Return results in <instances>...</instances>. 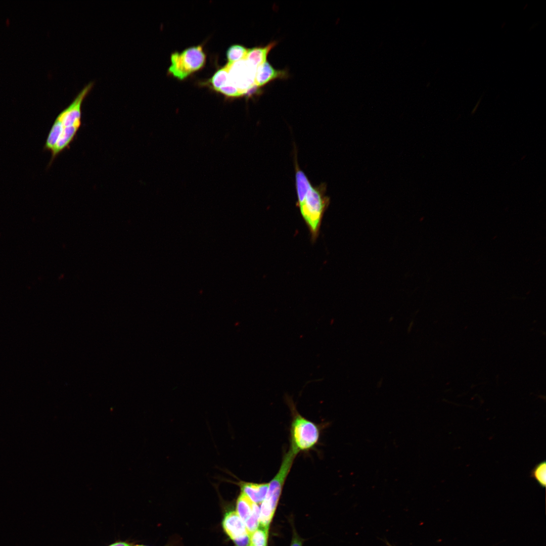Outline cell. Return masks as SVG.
I'll return each instance as SVG.
<instances>
[{
	"mask_svg": "<svg viewBox=\"0 0 546 546\" xmlns=\"http://www.w3.org/2000/svg\"><path fill=\"white\" fill-rule=\"evenodd\" d=\"M249 49L239 44L231 46L227 51L228 63H233L246 58Z\"/></svg>",
	"mask_w": 546,
	"mask_h": 546,
	"instance_id": "cell-12",
	"label": "cell"
},
{
	"mask_svg": "<svg viewBox=\"0 0 546 546\" xmlns=\"http://www.w3.org/2000/svg\"><path fill=\"white\" fill-rule=\"evenodd\" d=\"M295 188L297 197V205L310 233L315 241L318 236L324 213L330 203L326 195L325 184L315 186L300 169L295 157Z\"/></svg>",
	"mask_w": 546,
	"mask_h": 546,
	"instance_id": "cell-2",
	"label": "cell"
},
{
	"mask_svg": "<svg viewBox=\"0 0 546 546\" xmlns=\"http://www.w3.org/2000/svg\"><path fill=\"white\" fill-rule=\"evenodd\" d=\"M238 485L240 487L241 492L245 494L253 503L260 505L266 495L269 483H256L240 481Z\"/></svg>",
	"mask_w": 546,
	"mask_h": 546,
	"instance_id": "cell-9",
	"label": "cell"
},
{
	"mask_svg": "<svg viewBox=\"0 0 546 546\" xmlns=\"http://www.w3.org/2000/svg\"><path fill=\"white\" fill-rule=\"evenodd\" d=\"M109 546H131L129 544L125 542H116Z\"/></svg>",
	"mask_w": 546,
	"mask_h": 546,
	"instance_id": "cell-18",
	"label": "cell"
},
{
	"mask_svg": "<svg viewBox=\"0 0 546 546\" xmlns=\"http://www.w3.org/2000/svg\"><path fill=\"white\" fill-rule=\"evenodd\" d=\"M222 527L234 543L250 538L246 525L236 511L226 513L222 521Z\"/></svg>",
	"mask_w": 546,
	"mask_h": 546,
	"instance_id": "cell-7",
	"label": "cell"
},
{
	"mask_svg": "<svg viewBox=\"0 0 546 546\" xmlns=\"http://www.w3.org/2000/svg\"><path fill=\"white\" fill-rule=\"evenodd\" d=\"M530 477L538 483L542 487L546 485V463L545 461L541 462L535 466L531 471Z\"/></svg>",
	"mask_w": 546,
	"mask_h": 546,
	"instance_id": "cell-14",
	"label": "cell"
},
{
	"mask_svg": "<svg viewBox=\"0 0 546 546\" xmlns=\"http://www.w3.org/2000/svg\"><path fill=\"white\" fill-rule=\"evenodd\" d=\"M388 546H392V545H391V544H390L389 543H388Z\"/></svg>",
	"mask_w": 546,
	"mask_h": 546,
	"instance_id": "cell-20",
	"label": "cell"
},
{
	"mask_svg": "<svg viewBox=\"0 0 546 546\" xmlns=\"http://www.w3.org/2000/svg\"><path fill=\"white\" fill-rule=\"evenodd\" d=\"M268 529L259 526L250 535V544L252 546H267Z\"/></svg>",
	"mask_w": 546,
	"mask_h": 546,
	"instance_id": "cell-13",
	"label": "cell"
},
{
	"mask_svg": "<svg viewBox=\"0 0 546 546\" xmlns=\"http://www.w3.org/2000/svg\"><path fill=\"white\" fill-rule=\"evenodd\" d=\"M260 507L254 503L253 510L251 515L245 522L248 533L250 535L259 526Z\"/></svg>",
	"mask_w": 546,
	"mask_h": 546,
	"instance_id": "cell-15",
	"label": "cell"
},
{
	"mask_svg": "<svg viewBox=\"0 0 546 546\" xmlns=\"http://www.w3.org/2000/svg\"><path fill=\"white\" fill-rule=\"evenodd\" d=\"M285 400L292 414L290 427V449L296 454L300 452L312 449L317 444L320 439V431L318 426L297 412L290 396L286 394Z\"/></svg>",
	"mask_w": 546,
	"mask_h": 546,
	"instance_id": "cell-3",
	"label": "cell"
},
{
	"mask_svg": "<svg viewBox=\"0 0 546 546\" xmlns=\"http://www.w3.org/2000/svg\"><path fill=\"white\" fill-rule=\"evenodd\" d=\"M291 546H302V541L299 538L295 536L292 539Z\"/></svg>",
	"mask_w": 546,
	"mask_h": 546,
	"instance_id": "cell-17",
	"label": "cell"
},
{
	"mask_svg": "<svg viewBox=\"0 0 546 546\" xmlns=\"http://www.w3.org/2000/svg\"><path fill=\"white\" fill-rule=\"evenodd\" d=\"M228 71L226 83L241 91L243 95L251 93V90L257 87L253 84L255 74L253 69H256L246 60H242L225 65Z\"/></svg>",
	"mask_w": 546,
	"mask_h": 546,
	"instance_id": "cell-6",
	"label": "cell"
},
{
	"mask_svg": "<svg viewBox=\"0 0 546 546\" xmlns=\"http://www.w3.org/2000/svg\"><path fill=\"white\" fill-rule=\"evenodd\" d=\"M288 73L285 70H277L267 61L256 68L254 84L257 87L263 86L277 78H285Z\"/></svg>",
	"mask_w": 546,
	"mask_h": 546,
	"instance_id": "cell-8",
	"label": "cell"
},
{
	"mask_svg": "<svg viewBox=\"0 0 546 546\" xmlns=\"http://www.w3.org/2000/svg\"><path fill=\"white\" fill-rule=\"evenodd\" d=\"M276 41H271L264 47H255L249 49L246 60L252 66L257 68L266 62L267 55L276 45Z\"/></svg>",
	"mask_w": 546,
	"mask_h": 546,
	"instance_id": "cell-10",
	"label": "cell"
},
{
	"mask_svg": "<svg viewBox=\"0 0 546 546\" xmlns=\"http://www.w3.org/2000/svg\"><path fill=\"white\" fill-rule=\"evenodd\" d=\"M297 454L290 448L283 458L279 470L269 482L266 495L260 504L259 525L269 529L282 489Z\"/></svg>",
	"mask_w": 546,
	"mask_h": 546,
	"instance_id": "cell-4",
	"label": "cell"
},
{
	"mask_svg": "<svg viewBox=\"0 0 546 546\" xmlns=\"http://www.w3.org/2000/svg\"><path fill=\"white\" fill-rule=\"evenodd\" d=\"M93 84L92 81L87 84L55 120L43 147L44 151L51 154L49 166L59 154L69 148L76 138L82 123V103Z\"/></svg>",
	"mask_w": 546,
	"mask_h": 546,
	"instance_id": "cell-1",
	"label": "cell"
},
{
	"mask_svg": "<svg viewBox=\"0 0 546 546\" xmlns=\"http://www.w3.org/2000/svg\"><path fill=\"white\" fill-rule=\"evenodd\" d=\"M205 62V55L202 47H192L181 53L172 54L168 71L175 77L182 80L201 68Z\"/></svg>",
	"mask_w": 546,
	"mask_h": 546,
	"instance_id": "cell-5",
	"label": "cell"
},
{
	"mask_svg": "<svg viewBox=\"0 0 546 546\" xmlns=\"http://www.w3.org/2000/svg\"><path fill=\"white\" fill-rule=\"evenodd\" d=\"M249 546H252L251 544Z\"/></svg>",
	"mask_w": 546,
	"mask_h": 546,
	"instance_id": "cell-21",
	"label": "cell"
},
{
	"mask_svg": "<svg viewBox=\"0 0 546 546\" xmlns=\"http://www.w3.org/2000/svg\"><path fill=\"white\" fill-rule=\"evenodd\" d=\"M253 505L254 503L245 494L241 492L236 503V512L244 523L251 515Z\"/></svg>",
	"mask_w": 546,
	"mask_h": 546,
	"instance_id": "cell-11",
	"label": "cell"
},
{
	"mask_svg": "<svg viewBox=\"0 0 546 546\" xmlns=\"http://www.w3.org/2000/svg\"><path fill=\"white\" fill-rule=\"evenodd\" d=\"M228 78V71L225 66L214 74L210 81L213 88L218 91L219 88L225 84Z\"/></svg>",
	"mask_w": 546,
	"mask_h": 546,
	"instance_id": "cell-16",
	"label": "cell"
},
{
	"mask_svg": "<svg viewBox=\"0 0 546 546\" xmlns=\"http://www.w3.org/2000/svg\"><path fill=\"white\" fill-rule=\"evenodd\" d=\"M135 546H147V545H135Z\"/></svg>",
	"mask_w": 546,
	"mask_h": 546,
	"instance_id": "cell-19",
	"label": "cell"
}]
</instances>
